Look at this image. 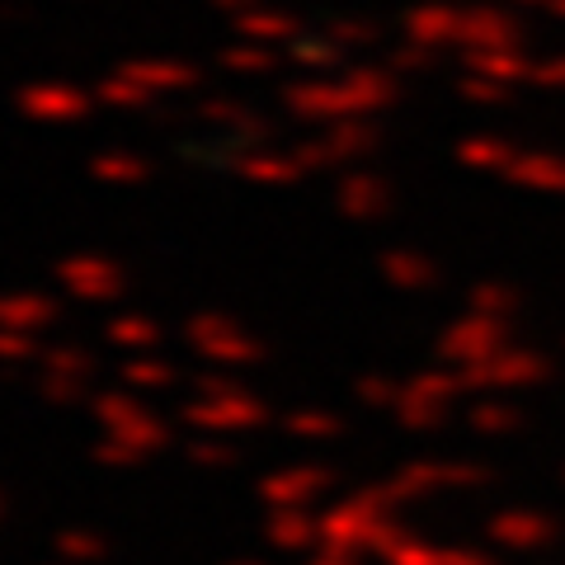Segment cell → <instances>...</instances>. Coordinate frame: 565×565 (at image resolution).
Returning a JSON list of instances; mask_svg holds the SVG:
<instances>
[{
    "label": "cell",
    "instance_id": "obj_6",
    "mask_svg": "<svg viewBox=\"0 0 565 565\" xmlns=\"http://www.w3.org/2000/svg\"><path fill=\"white\" fill-rule=\"evenodd\" d=\"M232 170L250 184H292L307 174V166L297 161V151H241Z\"/></svg>",
    "mask_w": 565,
    "mask_h": 565
},
{
    "label": "cell",
    "instance_id": "obj_20",
    "mask_svg": "<svg viewBox=\"0 0 565 565\" xmlns=\"http://www.w3.org/2000/svg\"><path fill=\"white\" fill-rule=\"evenodd\" d=\"M222 66L226 71H245V76H259V71L274 66V52L259 47V43H241V47H226L222 52Z\"/></svg>",
    "mask_w": 565,
    "mask_h": 565
},
{
    "label": "cell",
    "instance_id": "obj_16",
    "mask_svg": "<svg viewBox=\"0 0 565 565\" xmlns=\"http://www.w3.org/2000/svg\"><path fill=\"white\" fill-rule=\"evenodd\" d=\"M109 546H104L99 533H85V527H66V533H57V556L71 561V565H95Z\"/></svg>",
    "mask_w": 565,
    "mask_h": 565
},
{
    "label": "cell",
    "instance_id": "obj_2",
    "mask_svg": "<svg viewBox=\"0 0 565 565\" xmlns=\"http://www.w3.org/2000/svg\"><path fill=\"white\" fill-rule=\"evenodd\" d=\"M184 334L193 340V349L207 353V359H217V363H255L264 344L255 340V334H245L232 316H222V311H199V316H189V326Z\"/></svg>",
    "mask_w": 565,
    "mask_h": 565
},
{
    "label": "cell",
    "instance_id": "obj_17",
    "mask_svg": "<svg viewBox=\"0 0 565 565\" xmlns=\"http://www.w3.org/2000/svg\"><path fill=\"white\" fill-rule=\"evenodd\" d=\"M330 161H344V156H363L373 147V128H363V122H340V128H330V137L321 141Z\"/></svg>",
    "mask_w": 565,
    "mask_h": 565
},
{
    "label": "cell",
    "instance_id": "obj_22",
    "mask_svg": "<svg viewBox=\"0 0 565 565\" xmlns=\"http://www.w3.org/2000/svg\"><path fill=\"white\" fill-rule=\"evenodd\" d=\"M29 359H43L39 340L29 330H6L0 326V363H29Z\"/></svg>",
    "mask_w": 565,
    "mask_h": 565
},
{
    "label": "cell",
    "instance_id": "obj_11",
    "mask_svg": "<svg viewBox=\"0 0 565 565\" xmlns=\"http://www.w3.org/2000/svg\"><path fill=\"white\" fill-rule=\"evenodd\" d=\"M90 174L99 184H141L151 174V161L137 151H99L90 161Z\"/></svg>",
    "mask_w": 565,
    "mask_h": 565
},
{
    "label": "cell",
    "instance_id": "obj_32",
    "mask_svg": "<svg viewBox=\"0 0 565 565\" xmlns=\"http://www.w3.org/2000/svg\"><path fill=\"white\" fill-rule=\"evenodd\" d=\"M0 514H6V500H0Z\"/></svg>",
    "mask_w": 565,
    "mask_h": 565
},
{
    "label": "cell",
    "instance_id": "obj_3",
    "mask_svg": "<svg viewBox=\"0 0 565 565\" xmlns=\"http://www.w3.org/2000/svg\"><path fill=\"white\" fill-rule=\"evenodd\" d=\"M24 118H43V122H71V118H85L95 109V95L76 90V85L66 81H33L24 85L20 95H14Z\"/></svg>",
    "mask_w": 565,
    "mask_h": 565
},
{
    "label": "cell",
    "instance_id": "obj_30",
    "mask_svg": "<svg viewBox=\"0 0 565 565\" xmlns=\"http://www.w3.org/2000/svg\"><path fill=\"white\" fill-rule=\"evenodd\" d=\"M311 565H359V561H353L349 552H340V546H330V552H326V556H316Z\"/></svg>",
    "mask_w": 565,
    "mask_h": 565
},
{
    "label": "cell",
    "instance_id": "obj_7",
    "mask_svg": "<svg viewBox=\"0 0 565 565\" xmlns=\"http://www.w3.org/2000/svg\"><path fill=\"white\" fill-rule=\"evenodd\" d=\"M57 321V302L43 292H14V297H0V326L6 330H43Z\"/></svg>",
    "mask_w": 565,
    "mask_h": 565
},
{
    "label": "cell",
    "instance_id": "obj_13",
    "mask_svg": "<svg viewBox=\"0 0 565 565\" xmlns=\"http://www.w3.org/2000/svg\"><path fill=\"white\" fill-rule=\"evenodd\" d=\"M95 99H99V104H109V109H128V114H137V109H151V104H156V90H147L141 81H132L128 71H114L109 81H99Z\"/></svg>",
    "mask_w": 565,
    "mask_h": 565
},
{
    "label": "cell",
    "instance_id": "obj_31",
    "mask_svg": "<svg viewBox=\"0 0 565 565\" xmlns=\"http://www.w3.org/2000/svg\"><path fill=\"white\" fill-rule=\"evenodd\" d=\"M217 6H226V10H241V6H250V0H217Z\"/></svg>",
    "mask_w": 565,
    "mask_h": 565
},
{
    "label": "cell",
    "instance_id": "obj_28",
    "mask_svg": "<svg viewBox=\"0 0 565 565\" xmlns=\"http://www.w3.org/2000/svg\"><path fill=\"white\" fill-rule=\"evenodd\" d=\"M363 33H367L363 24H340V29H334V33H330V43H367V39H363Z\"/></svg>",
    "mask_w": 565,
    "mask_h": 565
},
{
    "label": "cell",
    "instance_id": "obj_8",
    "mask_svg": "<svg viewBox=\"0 0 565 565\" xmlns=\"http://www.w3.org/2000/svg\"><path fill=\"white\" fill-rule=\"evenodd\" d=\"M132 81H141L147 90L156 95H170V90H189L193 81H199V71H193L189 62H128L122 66Z\"/></svg>",
    "mask_w": 565,
    "mask_h": 565
},
{
    "label": "cell",
    "instance_id": "obj_24",
    "mask_svg": "<svg viewBox=\"0 0 565 565\" xmlns=\"http://www.w3.org/2000/svg\"><path fill=\"white\" fill-rule=\"evenodd\" d=\"M382 264H386V278L405 282V288H411V282H429V269H424V259H415V255H386Z\"/></svg>",
    "mask_w": 565,
    "mask_h": 565
},
{
    "label": "cell",
    "instance_id": "obj_4",
    "mask_svg": "<svg viewBox=\"0 0 565 565\" xmlns=\"http://www.w3.org/2000/svg\"><path fill=\"white\" fill-rule=\"evenodd\" d=\"M57 278H62V288H66L71 297H81V302H109V297L122 292L118 264L95 259V255L62 259V264H57Z\"/></svg>",
    "mask_w": 565,
    "mask_h": 565
},
{
    "label": "cell",
    "instance_id": "obj_9",
    "mask_svg": "<svg viewBox=\"0 0 565 565\" xmlns=\"http://www.w3.org/2000/svg\"><path fill=\"white\" fill-rule=\"evenodd\" d=\"M269 542L278 546V552H302V546L316 542V533H321V523H311L302 509H274L269 514Z\"/></svg>",
    "mask_w": 565,
    "mask_h": 565
},
{
    "label": "cell",
    "instance_id": "obj_27",
    "mask_svg": "<svg viewBox=\"0 0 565 565\" xmlns=\"http://www.w3.org/2000/svg\"><path fill=\"white\" fill-rule=\"evenodd\" d=\"M241 114H245L241 104H226V99H207V104H203V118H207V122H222V128H236Z\"/></svg>",
    "mask_w": 565,
    "mask_h": 565
},
{
    "label": "cell",
    "instance_id": "obj_23",
    "mask_svg": "<svg viewBox=\"0 0 565 565\" xmlns=\"http://www.w3.org/2000/svg\"><path fill=\"white\" fill-rule=\"evenodd\" d=\"M189 462H199V467H232L236 448L217 444V438H199V444H189Z\"/></svg>",
    "mask_w": 565,
    "mask_h": 565
},
{
    "label": "cell",
    "instance_id": "obj_1",
    "mask_svg": "<svg viewBox=\"0 0 565 565\" xmlns=\"http://www.w3.org/2000/svg\"><path fill=\"white\" fill-rule=\"evenodd\" d=\"M184 419L199 424L207 434H226V429H255L264 419V401L250 396L236 377H217L207 373L199 382V401L184 405Z\"/></svg>",
    "mask_w": 565,
    "mask_h": 565
},
{
    "label": "cell",
    "instance_id": "obj_25",
    "mask_svg": "<svg viewBox=\"0 0 565 565\" xmlns=\"http://www.w3.org/2000/svg\"><path fill=\"white\" fill-rule=\"evenodd\" d=\"M334 47H340V43H311V39H297V43H292V62H297V66L321 71V66L334 62Z\"/></svg>",
    "mask_w": 565,
    "mask_h": 565
},
{
    "label": "cell",
    "instance_id": "obj_33",
    "mask_svg": "<svg viewBox=\"0 0 565 565\" xmlns=\"http://www.w3.org/2000/svg\"><path fill=\"white\" fill-rule=\"evenodd\" d=\"M241 565H255V561H241Z\"/></svg>",
    "mask_w": 565,
    "mask_h": 565
},
{
    "label": "cell",
    "instance_id": "obj_21",
    "mask_svg": "<svg viewBox=\"0 0 565 565\" xmlns=\"http://www.w3.org/2000/svg\"><path fill=\"white\" fill-rule=\"evenodd\" d=\"M288 429L297 438H330V434H340V415H330V411H292Z\"/></svg>",
    "mask_w": 565,
    "mask_h": 565
},
{
    "label": "cell",
    "instance_id": "obj_26",
    "mask_svg": "<svg viewBox=\"0 0 565 565\" xmlns=\"http://www.w3.org/2000/svg\"><path fill=\"white\" fill-rule=\"evenodd\" d=\"M39 386L52 405H71L76 396H85V382H71V377H39Z\"/></svg>",
    "mask_w": 565,
    "mask_h": 565
},
{
    "label": "cell",
    "instance_id": "obj_5",
    "mask_svg": "<svg viewBox=\"0 0 565 565\" xmlns=\"http://www.w3.org/2000/svg\"><path fill=\"white\" fill-rule=\"evenodd\" d=\"M330 486V471L326 467H282L274 476L259 481V494L269 500L274 509H302L307 500H316Z\"/></svg>",
    "mask_w": 565,
    "mask_h": 565
},
{
    "label": "cell",
    "instance_id": "obj_15",
    "mask_svg": "<svg viewBox=\"0 0 565 565\" xmlns=\"http://www.w3.org/2000/svg\"><path fill=\"white\" fill-rule=\"evenodd\" d=\"M104 340L109 344H122V349H156L161 344V326L151 316H114L104 326Z\"/></svg>",
    "mask_w": 565,
    "mask_h": 565
},
{
    "label": "cell",
    "instance_id": "obj_34",
    "mask_svg": "<svg viewBox=\"0 0 565 565\" xmlns=\"http://www.w3.org/2000/svg\"><path fill=\"white\" fill-rule=\"evenodd\" d=\"M57 565H71V561H57Z\"/></svg>",
    "mask_w": 565,
    "mask_h": 565
},
{
    "label": "cell",
    "instance_id": "obj_14",
    "mask_svg": "<svg viewBox=\"0 0 565 565\" xmlns=\"http://www.w3.org/2000/svg\"><path fill=\"white\" fill-rule=\"evenodd\" d=\"M90 373H95L90 353H81L76 344H52V349H43V359H39V377H71V382H85Z\"/></svg>",
    "mask_w": 565,
    "mask_h": 565
},
{
    "label": "cell",
    "instance_id": "obj_19",
    "mask_svg": "<svg viewBox=\"0 0 565 565\" xmlns=\"http://www.w3.org/2000/svg\"><path fill=\"white\" fill-rule=\"evenodd\" d=\"M122 382L137 386V392H147V386H170L174 367L161 363V359H128V363H122Z\"/></svg>",
    "mask_w": 565,
    "mask_h": 565
},
{
    "label": "cell",
    "instance_id": "obj_12",
    "mask_svg": "<svg viewBox=\"0 0 565 565\" xmlns=\"http://www.w3.org/2000/svg\"><path fill=\"white\" fill-rule=\"evenodd\" d=\"M340 207H344V217H353V222L373 217V212L386 207V184L367 180V174H353V180L340 184Z\"/></svg>",
    "mask_w": 565,
    "mask_h": 565
},
{
    "label": "cell",
    "instance_id": "obj_18",
    "mask_svg": "<svg viewBox=\"0 0 565 565\" xmlns=\"http://www.w3.org/2000/svg\"><path fill=\"white\" fill-rule=\"evenodd\" d=\"M147 411L132 401V396H122V392H104V396H95V419L104 424V429H122V424H132V419H141Z\"/></svg>",
    "mask_w": 565,
    "mask_h": 565
},
{
    "label": "cell",
    "instance_id": "obj_10",
    "mask_svg": "<svg viewBox=\"0 0 565 565\" xmlns=\"http://www.w3.org/2000/svg\"><path fill=\"white\" fill-rule=\"evenodd\" d=\"M236 33L250 43H297V20L282 10H250L236 20Z\"/></svg>",
    "mask_w": 565,
    "mask_h": 565
},
{
    "label": "cell",
    "instance_id": "obj_29",
    "mask_svg": "<svg viewBox=\"0 0 565 565\" xmlns=\"http://www.w3.org/2000/svg\"><path fill=\"white\" fill-rule=\"evenodd\" d=\"M359 396H363V401H386V396H392V386H386V382H373V377H363V382H359Z\"/></svg>",
    "mask_w": 565,
    "mask_h": 565
}]
</instances>
